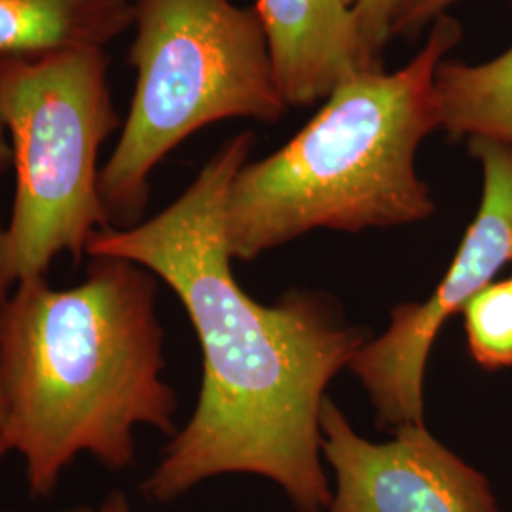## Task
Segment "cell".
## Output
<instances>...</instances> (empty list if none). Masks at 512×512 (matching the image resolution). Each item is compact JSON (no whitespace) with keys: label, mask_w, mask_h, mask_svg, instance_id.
<instances>
[{"label":"cell","mask_w":512,"mask_h":512,"mask_svg":"<svg viewBox=\"0 0 512 512\" xmlns=\"http://www.w3.org/2000/svg\"><path fill=\"white\" fill-rule=\"evenodd\" d=\"M67 512H131V505H129L128 495L120 490H114L110 492L103 503L97 507V509H90V507H80V509H74V511Z\"/></svg>","instance_id":"cell-15"},{"label":"cell","mask_w":512,"mask_h":512,"mask_svg":"<svg viewBox=\"0 0 512 512\" xmlns=\"http://www.w3.org/2000/svg\"><path fill=\"white\" fill-rule=\"evenodd\" d=\"M467 148L482 167V198L448 272L425 302L393 308L384 334L348 366L391 433L423 423L425 368L440 329L512 262V147L475 137Z\"/></svg>","instance_id":"cell-6"},{"label":"cell","mask_w":512,"mask_h":512,"mask_svg":"<svg viewBox=\"0 0 512 512\" xmlns=\"http://www.w3.org/2000/svg\"><path fill=\"white\" fill-rule=\"evenodd\" d=\"M253 145V131L228 139L169 207L101 230L86 255L122 256L165 281L202 346L198 406L145 478L147 499L169 503L209 478L245 473L270 478L298 512H325L319 414L330 380L366 340L327 294L291 291L266 306L239 287L224 211Z\"/></svg>","instance_id":"cell-1"},{"label":"cell","mask_w":512,"mask_h":512,"mask_svg":"<svg viewBox=\"0 0 512 512\" xmlns=\"http://www.w3.org/2000/svg\"><path fill=\"white\" fill-rule=\"evenodd\" d=\"M461 35L458 19L440 16L403 69L340 84L287 145L243 165L224 211L232 260H255L313 230L361 232L429 219L435 200L416 154L440 129L435 73Z\"/></svg>","instance_id":"cell-3"},{"label":"cell","mask_w":512,"mask_h":512,"mask_svg":"<svg viewBox=\"0 0 512 512\" xmlns=\"http://www.w3.org/2000/svg\"><path fill=\"white\" fill-rule=\"evenodd\" d=\"M289 107L329 99L359 74L384 71L346 0H256Z\"/></svg>","instance_id":"cell-8"},{"label":"cell","mask_w":512,"mask_h":512,"mask_svg":"<svg viewBox=\"0 0 512 512\" xmlns=\"http://www.w3.org/2000/svg\"><path fill=\"white\" fill-rule=\"evenodd\" d=\"M14 287H16V281L8 270V256H6V224L0 219V319ZM0 423H2V401H0Z\"/></svg>","instance_id":"cell-14"},{"label":"cell","mask_w":512,"mask_h":512,"mask_svg":"<svg viewBox=\"0 0 512 512\" xmlns=\"http://www.w3.org/2000/svg\"><path fill=\"white\" fill-rule=\"evenodd\" d=\"M133 27L135 93L99 175L116 230L143 222L150 173L198 129L230 118L275 124L289 109L255 4L137 0Z\"/></svg>","instance_id":"cell-4"},{"label":"cell","mask_w":512,"mask_h":512,"mask_svg":"<svg viewBox=\"0 0 512 512\" xmlns=\"http://www.w3.org/2000/svg\"><path fill=\"white\" fill-rule=\"evenodd\" d=\"M511 281H512V277H511Z\"/></svg>","instance_id":"cell-17"},{"label":"cell","mask_w":512,"mask_h":512,"mask_svg":"<svg viewBox=\"0 0 512 512\" xmlns=\"http://www.w3.org/2000/svg\"><path fill=\"white\" fill-rule=\"evenodd\" d=\"M467 348L484 370L512 366V281L501 279L475 294L463 308Z\"/></svg>","instance_id":"cell-11"},{"label":"cell","mask_w":512,"mask_h":512,"mask_svg":"<svg viewBox=\"0 0 512 512\" xmlns=\"http://www.w3.org/2000/svg\"><path fill=\"white\" fill-rule=\"evenodd\" d=\"M12 169V148H10V141L8 135L0 124V183L6 177V173Z\"/></svg>","instance_id":"cell-16"},{"label":"cell","mask_w":512,"mask_h":512,"mask_svg":"<svg viewBox=\"0 0 512 512\" xmlns=\"http://www.w3.org/2000/svg\"><path fill=\"white\" fill-rule=\"evenodd\" d=\"M461 0H403L393 19V37L416 38L421 31Z\"/></svg>","instance_id":"cell-13"},{"label":"cell","mask_w":512,"mask_h":512,"mask_svg":"<svg viewBox=\"0 0 512 512\" xmlns=\"http://www.w3.org/2000/svg\"><path fill=\"white\" fill-rule=\"evenodd\" d=\"M137 0H0V55L105 48L135 21Z\"/></svg>","instance_id":"cell-9"},{"label":"cell","mask_w":512,"mask_h":512,"mask_svg":"<svg viewBox=\"0 0 512 512\" xmlns=\"http://www.w3.org/2000/svg\"><path fill=\"white\" fill-rule=\"evenodd\" d=\"M435 93L440 129L452 141L480 137L512 147V46L475 65L444 57Z\"/></svg>","instance_id":"cell-10"},{"label":"cell","mask_w":512,"mask_h":512,"mask_svg":"<svg viewBox=\"0 0 512 512\" xmlns=\"http://www.w3.org/2000/svg\"><path fill=\"white\" fill-rule=\"evenodd\" d=\"M0 124L16 171L6 256L18 283L46 277L59 255L78 262L110 228L97 162L120 118L105 48L0 55Z\"/></svg>","instance_id":"cell-5"},{"label":"cell","mask_w":512,"mask_h":512,"mask_svg":"<svg viewBox=\"0 0 512 512\" xmlns=\"http://www.w3.org/2000/svg\"><path fill=\"white\" fill-rule=\"evenodd\" d=\"M319 429L321 454L336 475L329 512H499L490 480L425 423H406L389 442H370L327 397Z\"/></svg>","instance_id":"cell-7"},{"label":"cell","mask_w":512,"mask_h":512,"mask_svg":"<svg viewBox=\"0 0 512 512\" xmlns=\"http://www.w3.org/2000/svg\"><path fill=\"white\" fill-rule=\"evenodd\" d=\"M359 21L368 48L384 59L385 46L393 38V19L403 0H346Z\"/></svg>","instance_id":"cell-12"},{"label":"cell","mask_w":512,"mask_h":512,"mask_svg":"<svg viewBox=\"0 0 512 512\" xmlns=\"http://www.w3.org/2000/svg\"><path fill=\"white\" fill-rule=\"evenodd\" d=\"M156 296L158 277L122 256H90L69 289L16 283L0 319V459L21 458L33 497L80 454L131 467L139 425L177 433Z\"/></svg>","instance_id":"cell-2"}]
</instances>
